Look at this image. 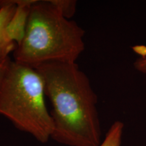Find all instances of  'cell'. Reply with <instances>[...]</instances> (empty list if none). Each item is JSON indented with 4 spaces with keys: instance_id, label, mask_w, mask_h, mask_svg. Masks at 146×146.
<instances>
[{
    "instance_id": "obj_1",
    "label": "cell",
    "mask_w": 146,
    "mask_h": 146,
    "mask_svg": "<svg viewBox=\"0 0 146 146\" xmlns=\"http://www.w3.org/2000/svg\"><path fill=\"white\" fill-rule=\"evenodd\" d=\"M35 69L52 104L51 139L68 146H99L102 141L98 96L87 74L76 63L50 62Z\"/></svg>"
},
{
    "instance_id": "obj_2",
    "label": "cell",
    "mask_w": 146,
    "mask_h": 146,
    "mask_svg": "<svg viewBox=\"0 0 146 146\" xmlns=\"http://www.w3.org/2000/svg\"><path fill=\"white\" fill-rule=\"evenodd\" d=\"M85 33L50 0H34L25 37L13 52L14 60L35 68L50 62L76 63L85 50Z\"/></svg>"
},
{
    "instance_id": "obj_3",
    "label": "cell",
    "mask_w": 146,
    "mask_h": 146,
    "mask_svg": "<svg viewBox=\"0 0 146 146\" xmlns=\"http://www.w3.org/2000/svg\"><path fill=\"white\" fill-rule=\"evenodd\" d=\"M44 84L35 68L12 60L0 89V115L41 143L52 137L54 123L45 102Z\"/></svg>"
},
{
    "instance_id": "obj_4",
    "label": "cell",
    "mask_w": 146,
    "mask_h": 146,
    "mask_svg": "<svg viewBox=\"0 0 146 146\" xmlns=\"http://www.w3.org/2000/svg\"><path fill=\"white\" fill-rule=\"evenodd\" d=\"M16 4L15 12L6 27L9 38L19 45L25 37L31 5L34 0H14Z\"/></svg>"
},
{
    "instance_id": "obj_5",
    "label": "cell",
    "mask_w": 146,
    "mask_h": 146,
    "mask_svg": "<svg viewBox=\"0 0 146 146\" xmlns=\"http://www.w3.org/2000/svg\"><path fill=\"white\" fill-rule=\"evenodd\" d=\"M16 8L14 0L0 1V58L8 57L16 47V43L9 38L6 33V27Z\"/></svg>"
},
{
    "instance_id": "obj_6",
    "label": "cell",
    "mask_w": 146,
    "mask_h": 146,
    "mask_svg": "<svg viewBox=\"0 0 146 146\" xmlns=\"http://www.w3.org/2000/svg\"><path fill=\"white\" fill-rule=\"evenodd\" d=\"M124 131V123L120 120L115 121L106 134L99 146H121Z\"/></svg>"
},
{
    "instance_id": "obj_7",
    "label": "cell",
    "mask_w": 146,
    "mask_h": 146,
    "mask_svg": "<svg viewBox=\"0 0 146 146\" xmlns=\"http://www.w3.org/2000/svg\"><path fill=\"white\" fill-rule=\"evenodd\" d=\"M50 1L65 18L70 19L75 14L76 1H73V0H50Z\"/></svg>"
},
{
    "instance_id": "obj_8",
    "label": "cell",
    "mask_w": 146,
    "mask_h": 146,
    "mask_svg": "<svg viewBox=\"0 0 146 146\" xmlns=\"http://www.w3.org/2000/svg\"><path fill=\"white\" fill-rule=\"evenodd\" d=\"M11 62H12V59L10 56L0 58V89L10 67Z\"/></svg>"
},
{
    "instance_id": "obj_9",
    "label": "cell",
    "mask_w": 146,
    "mask_h": 146,
    "mask_svg": "<svg viewBox=\"0 0 146 146\" xmlns=\"http://www.w3.org/2000/svg\"><path fill=\"white\" fill-rule=\"evenodd\" d=\"M134 67L139 72L146 74V54L141 55V57L134 62Z\"/></svg>"
}]
</instances>
